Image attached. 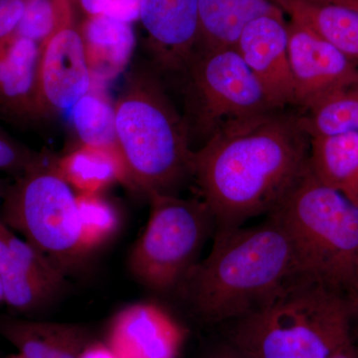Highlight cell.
<instances>
[{
	"label": "cell",
	"mask_w": 358,
	"mask_h": 358,
	"mask_svg": "<svg viewBox=\"0 0 358 358\" xmlns=\"http://www.w3.org/2000/svg\"><path fill=\"white\" fill-rule=\"evenodd\" d=\"M329 358H358V345L355 336L339 346Z\"/></svg>",
	"instance_id": "d6a6232c"
},
{
	"label": "cell",
	"mask_w": 358,
	"mask_h": 358,
	"mask_svg": "<svg viewBox=\"0 0 358 358\" xmlns=\"http://www.w3.org/2000/svg\"><path fill=\"white\" fill-rule=\"evenodd\" d=\"M327 1L338 2V3L345 4V6L352 7L358 10V0H327Z\"/></svg>",
	"instance_id": "836d02e7"
},
{
	"label": "cell",
	"mask_w": 358,
	"mask_h": 358,
	"mask_svg": "<svg viewBox=\"0 0 358 358\" xmlns=\"http://www.w3.org/2000/svg\"><path fill=\"white\" fill-rule=\"evenodd\" d=\"M7 188H8V185H6L4 181L0 179V205H1L2 200H3L4 195H6Z\"/></svg>",
	"instance_id": "e575fe53"
},
{
	"label": "cell",
	"mask_w": 358,
	"mask_h": 358,
	"mask_svg": "<svg viewBox=\"0 0 358 358\" xmlns=\"http://www.w3.org/2000/svg\"><path fill=\"white\" fill-rule=\"evenodd\" d=\"M140 21L155 65L185 72L199 43V0H141Z\"/></svg>",
	"instance_id": "4fadbf2b"
},
{
	"label": "cell",
	"mask_w": 358,
	"mask_h": 358,
	"mask_svg": "<svg viewBox=\"0 0 358 358\" xmlns=\"http://www.w3.org/2000/svg\"><path fill=\"white\" fill-rule=\"evenodd\" d=\"M286 16L264 15L242 30L235 48L278 110L294 105Z\"/></svg>",
	"instance_id": "7c38bea8"
},
{
	"label": "cell",
	"mask_w": 358,
	"mask_h": 358,
	"mask_svg": "<svg viewBox=\"0 0 358 358\" xmlns=\"http://www.w3.org/2000/svg\"><path fill=\"white\" fill-rule=\"evenodd\" d=\"M41 45L11 35L0 40V110L15 119H39Z\"/></svg>",
	"instance_id": "5bb4252c"
},
{
	"label": "cell",
	"mask_w": 358,
	"mask_h": 358,
	"mask_svg": "<svg viewBox=\"0 0 358 358\" xmlns=\"http://www.w3.org/2000/svg\"><path fill=\"white\" fill-rule=\"evenodd\" d=\"M288 4L289 0H199L197 49L235 47L251 21L264 15L286 16Z\"/></svg>",
	"instance_id": "e0dca14e"
},
{
	"label": "cell",
	"mask_w": 358,
	"mask_h": 358,
	"mask_svg": "<svg viewBox=\"0 0 358 358\" xmlns=\"http://www.w3.org/2000/svg\"><path fill=\"white\" fill-rule=\"evenodd\" d=\"M4 303V292L3 287H2V282L0 281V303Z\"/></svg>",
	"instance_id": "d590c367"
},
{
	"label": "cell",
	"mask_w": 358,
	"mask_h": 358,
	"mask_svg": "<svg viewBox=\"0 0 358 358\" xmlns=\"http://www.w3.org/2000/svg\"><path fill=\"white\" fill-rule=\"evenodd\" d=\"M310 169L358 206V134L310 138Z\"/></svg>",
	"instance_id": "ffe728a7"
},
{
	"label": "cell",
	"mask_w": 358,
	"mask_h": 358,
	"mask_svg": "<svg viewBox=\"0 0 358 358\" xmlns=\"http://www.w3.org/2000/svg\"><path fill=\"white\" fill-rule=\"evenodd\" d=\"M271 216L293 245L301 275L348 299L358 259V206L308 167Z\"/></svg>",
	"instance_id": "5b68a950"
},
{
	"label": "cell",
	"mask_w": 358,
	"mask_h": 358,
	"mask_svg": "<svg viewBox=\"0 0 358 358\" xmlns=\"http://www.w3.org/2000/svg\"><path fill=\"white\" fill-rule=\"evenodd\" d=\"M117 145L124 160L131 188L148 197L176 195L192 178L194 150L190 128L152 71L129 72L115 103Z\"/></svg>",
	"instance_id": "3957f363"
},
{
	"label": "cell",
	"mask_w": 358,
	"mask_h": 358,
	"mask_svg": "<svg viewBox=\"0 0 358 358\" xmlns=\"http://www.w3.org/2000/svg\"><path fill=\"white\" fill-rule=\"evenodd\" d=\"M6 358H22V357H21L20 355H18V353H17V355H10V357H8Z\"/></svg>",
	"instance_id": "8d00e7d4"
},
{
	"label": "cell",
	"mask_w": 358,
	"mask_h": 358,
	"mask_svg": "<svg viewBox=\"0 0 358 358\" xmlns=\"http://www.w3.org/2000/svg\"><path fill=\"white\" fill-rule=\"evenodd\" d=\"M348 301L352 317V327L358 329V259L355 264L352 282L348 293Z\"/></svg>",
	"instance_id": "f546056e"
},
{
	"label": "cell",
	"mask_w": 358,
	"mask_h": 358,
	"mask_svg": "<svg viewBox=\"0 0 358 358\" xmlns=\"http://www.w3.org/2000/svg\"><path fill=\"white\" fill-rule=\"evenodd\" d=\"M232 322L229 343L247 358H329L353 336L348 299L306 280Z\"/></svg>",
	"instance_id": "277c9868"
},
{
	"label": "cell",
	"mask_w": 358,
	"mask_h": 358,
	"mask_svg": "<svg viewBox=\"0 0 358 358\" xmlns=\"http://www.w3.org/2000/svg\"><path fill=\"white\" fill-rule=\"evenodd\" d=\"M0 217L65 275L88 255L80 237L76 192L61 176L57 159L46 152L8 185Z\"/></svg>",
	"instance_id": "8992f818"
},
{
	"label": "cell",
	"mask_w": 358,
	"mask_h": 358,
	"mask_svg": "<svg viewBox=\"0 0 358 358\" xmlns=\"http://www.w3.org/2000/svg\"><path fill=\"white\" fill-rule=\"evenodd\" d=\"M212 238L208 255L176 294L202 322H234L305 280L288 234L271 216L256 226L216 229Z\"/></svg>",
	"instance_id": "7a4b0ae2"
},
{
	"label": "cell",
	"mask_w": 358,
	"mask_h": 358,
	"mask_svg": "<svg viewBox=\"0 0 358 358\" xmlns=\"http://www.w3.org/2000/svg\"><path fill=\"white\" fill-rule=\"evenodd\" d=\"M27 0H0V40L17 31Z\"/></svg>",
	"instance_id": "83f0119b"
},
{
	"label": "cell",
	"mask_w": 358,
	"mask_h": 358,
	"mask_svg": "<svg viewBox=\"0 0 358 358\" xmlns=\"http://www.w3.org/2000/svg\"><path fill=\"white\" fill-rule=\"evenodd\" d=\"M7 229L0 217V281L3 287L4 303L18 312H33L49 303L58 292L25 274L14 264L7 246Z\"/></svg>",
	"instance_id": "7402d4cb"
},
{
	"label": "cell",
	"mask_w": 358,
	"mask_h": 358,
	"mask_svg": "<svg viewBox=\"0 0 358 358\" xmlns=\"http://www.w3.org/2000/svg\"><path fill=\"white\" fill-rule=\"evenodd\" d=\"M75 0H27L15 34L43 44L61 26L75 18Z\"/></svg>",
	"instance_id": "d4e9b609"
},
{
	"label": "cell",
	"mask_w": 358,
	"mask_h": 358,
	"mask_svg": "<svg viewBox=\"0 0 358 358\" xmlns=\"http://www.w3.org/2000/svg\"><path fill=\"white\" fill-rule=\"evenodd\" d=\"M207 358H247L242 355L237 348L231 345L229 341L224 343L223 345H218L209 353Z\"/></svg>",
	"instance_id": "1f68e13d"
},
{
	"label": "cell",
	"mask_w": 358,
	"mask_h": 358,
	"mask_svg": "<svg viewBox=\"0 0 358 358\" xmlns=\"http://www.w3.org/2000/svg\"><path fill=\"white\" fill-rule=\"evenodd\" d=\"M93 87L83 38L75 17L41 44L39 119L70 110Z\"/></svg>",
	"instance_id": "9c48e42d"
},
{
	"label": "cell",
	"mask_w": 358,
	"mask_h": 358,
	"mask_svg": "<svg viewBox=\"0 0 358 358\" xmlns=\"http://www.w3.org/2000/svg\"><path fill=\"white\" fill-rule=\"evenodd\" d=\"M6 241L11 259L22 272L44 282L56 292L62 289L66 275L48 256L26 240L16 236L9 228L6 231Z\"/></svg>",
	"instance_id": "484cf974"
},
{
	"label": "cell",
	"mask_w": 358,
	"mask_h": 358,
	"mask_svg": "<svg viewBox=\"0 0 358 358\" xmlns=\"http://www.w3.org/2000/svg\"><path fill=\"white\" fill-rule=\"evenodd\" d=\"M70 110L80 145L117 147L115 103L103 91L93 87Z\"/></svg>",
	"instance_id": "603a6c76"
},
{
	"label": "cell",
	"mask_w": 358,
	"mask_h": 358,
	"mask_svg": "<svg viewBox=\"0 0 358 358\" xmlns=\"http://www.w3.org/2000/svg\"><path fill=\"white\" fill-rule=\"evenodd\" d=\"M299 117L310 138L358 134V85L334 92Z\"/></svg>",
	"instance_id": "44dd1931"
},
{
	"label": "cell",
	"mask_w": 358,
	"mask_h": 358,
	"mask_svg": "<svg viewBox=\"0 0 358 358\" xmlns=\"http://www.w3.org/2000/svg\"><path fill=\"white\" fill-rule=\"evenodd\" d=\"M185 339V329L166 308L138 303L113 317L103 341L117 358H178Z\"/></svg>",
	"instance_id": "8fae6325"
},
{
	"label": "cell",
	"mask_w": 358,
	"mask_h": 358,
	"mask_svg": "<svg viewBox=\"0 0 358 358\" xmlns=\"http://www.w3.org/2000/svg\"><path fill=\"white\" fill-rule=\"evenodd\" d=\"M185 72L194 128L206 141L231 124L278 110L235 47L197 49Z\"/></svg>",
	"instance_id": "ba28073f"
},
{
	"label": "cell",
	"mask_w": 358,
	"mask_h": 358,
	"mask_svg": "<svg viewBox=\"0 0 358 358\" xmlns=\"http://www.w3.org/2000/svg\"><path fill=\"white\" fill-rule=\"evenodd\" d=\"M287 15L300 21L358 64V10L327 0H289Z\"/></svg>",
	"instance_id": "d6986e66"
},
{
	"label": "cell",
	"mask_w": 358,
	"mask_h": 358,
	"mask_svg": "<svg viewBox=\"0 0 358 358\" xmlns=\"http://www.w3.org/2000/svg\"><path fill=\"white\" fill-rule=\"evenodd\" d=\"M77 208L82 246L89 254L114 236L119 213L102 194H77Z\"/></svg>",
	"instance_id": "cb8c5ba5"
},
{
	"label": "cell",
	"mask_w": 358,
	"mask_h": 358,
	"mask_svg": "<svg viewBox=\"0 0 358 358\" xmlns=\"http://www.w3.org/2000/svg\"><path fill=\"white\" fill-rule=\"evenodd\" d=\"M39 155L0 129V171L20 176Z\"/></svg>",
	"instance_id": "4316f807"
},
{
	"label": "cell",
	"mask_w": 358,
	"mask_h": 358,
	"mask_svg": "<svg viewBox=\"0 0 358 358\" xmlns=\"http://www.w3.org/2000/svg\"><path fill=\"white\" fill-rule=\"evenodd\" d=\"M280 110L226 127L193 152L192 178L216 229L268 215L310 167V138Z\"/></svg>",
	"instance_id": "6da1fadb"
},
{
	"label": "cell",
	"mask_w": 358,
	"mask_h": 358,
	"mask_svg": "<svg viewBox=\"0 0 358 358\" xmlns=\"http://www.w3.org/2000/svg\"><path fill=\"white\" fill-rule=\"evenodd\" d=\"M147 226L129 257L134 279L155 293L176 294L199 262L216 225L199 197L152 194Z\"/></svg>",
	"instance_id": "52a82bcc"
},
{
	"label": "cell",
	"mask_w": 358,
	"mask_h": 358,
	"mask_svg": "<svg viewBox=\"0 0 358 358\" xmlns=\"http://www.w3.org/2000/svg\"><path fill=\"white\" fill-rule=\"evenodd\" d=\"M294 105L303 110L334 92L358 85L357 65L300 21L288 23Z\"/></svg>",
	"instance_id": "30bf717a"
},
{
	"label": "cell",
	"mask_w": 358,
	"mask_h": 358,
	"mask_svg": "<svg viewBox=\"0 0 358 358\" xmlns=\"http://www.w3.org/2000/svg\"><path fill=\"white\" fill-rule=\"evenodd\" d=\"M0 336L22 358H81L93 339L79 324L0 317Z\"/></svg>",
	"instance_id": "9a60e30c"
},
{
	"label": "cell",
	"mask_w": 358,
	"mask_h": 358,
	"mask_svg": "<svg viewBox=\"0 0 358 358\" xmlns=\"http://www.w3.org/2000/svg\"><path fill=\"white\" fill-rule=\"evenodd\" d=\"M57 167L76 194H102L115 183L131 187L128 169L117 147L79 145L57 159Z\"/></svg>",
	"instance_id": "ac0fdd59"
},
{
	"label": "cell",
	"mask_w": 358,
	"mask_h": 358,
	"mask_svg": "<svg viewBox=\"0 0 358 358\" xmlns=\"http://www.w3.org/2000/svg\"><path fill=\"white\" fill-rule=\"evenodd\" d=\"M79 25L94 86L112 81L126 69L133 56V24L103 13L85 17Z\"/></svg>",
	"instance_id": "2e32d148"
},
{
	"label": "cell",
	"mask_w": 358,
	"mask_h": 358,
	"mask_svg": "<svg viewBox=\"0 0 358 358\" xmlns=\"http://www.w3.org/2000/svg\"><path fill=\"white\" fill-rule=\"evenodd\" d=\"M115 1V0H75V4L84 14L85 17H88L106 13Z\"/></svg>",
	"instance_id": "f1b7e54d"
},
{
	"label": "cell",
	"mask_w": 358,
	"mask_h": 358,
	"mask_svg": "<svg viewBox=\"0 0 358 358\" xmlns=\"http://www.w3.org/2000/svg\"><path fill=\"white\" fill-rule=\"evenodd\" d=\"M81 358H117L105 341H92L85 348Z\"/></svg>",
	"instance_id": "4dcf8cb0"
}]
</instances>
